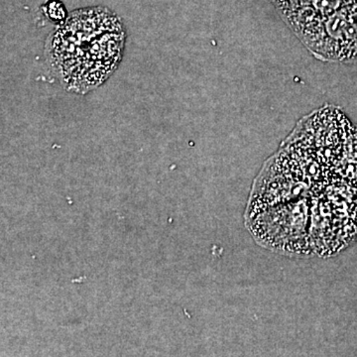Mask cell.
Masks as SVG:
<instances>
[{
    "instance_id": "cell-1",
    "label": "cell",
    "mask_w": 357,
    "mask_h": 357,
    "mask_svg": "<svg viewBox=\"0 0 357 357\" xmlns=\"http://www.w3.org/2000/svg\"><path fill=\"white\" fill-rule=\"evenodd\" d=\"M126 33L105 7L79 9L51 33L47 54L66 89L86 93L105 83L119 67Z\"/></svg>"
},
{
    "instance_id": "cell-2",
    "label": "cell",
    "mask_w": 357,
    "mask_h": 357,
    "mask_svg": "<svg viewBox=\"0 0 357 357\" xmlns=\"http://www.w3.org/2000/svg\"><path fill=\"white\" fill-rule=\"evenodd\" d=\"M307 51L344 63L357 32V0H270Z\"/></svg>"
},
{
    "instance_id": "cell-3",
    "label": "cell",
    "mask_w": 357,
    "mask_h": 357,
    "mask_svg": "<svg viewBox=\"0 0 357 357\" xmlns=\"http://www.w3.org/2000/svg\"><path fill=\"white\" fill-rule=\"evenodd\" d=\"M43 10L47 18L59 26L64 24L67 20V10L60 0H49L43 6Z\"/></svg>"
}]
</instances>
